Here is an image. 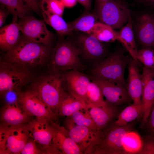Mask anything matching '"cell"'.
Instances as JSON below:
<instances>
[{
    "label": "cell",
    "mask_w": 154,
    "mask_h": 154,
    "mask_svg": "<svg viewBox=\"0 0 154 154\" xmlns=\"http://www.w3.org/2000/svg\"><path fill=\"white\" fill-rule=\"evenodd\" d=\"M133 125L129 123L120 126L112 122L102 130L97 131L85 154H124L123 137L131 131Z\"/></svg>",
    "instance_id": "obj_1"
},
{
    "label": "cell",
    "mask_w": 154,
    "mask_h": 154,
    "mask_svg": "<svg viewBox=\"0 0 154 154\" xmlns=\"http://www.w3.org/2000/svg\"><path fill=\"white\" fill-rule=\"evenodd\" d=\"M51 51L49 45L31 41L23 36L21 37L19 41L14 47L6 52L3 59L27 66H35L43 63L49 56Z\"/></svg>",
    "instance_id": "obj_2"
},
{
    "label": "cell",
    "mask_w": 154,
    "mask_h": 154,
    "mask_svg": "<svg viewBox=\"0 0 154 154\" xmlns=\"http://www.w3.org/2000/svg\"><path fill=\"white\" fill-rule=\"evenodd\" d=\"M130 59L122 48L119 49L92 68L89 76L91 79L119 84L126 88L124 72Z\"/></svg>",
    "instance_id": "obj_3"
},
{
    "label": "cell",
    "mask_w": 154,
    "mask_h": 154,
    "mask_svg": "<svg viewBox=\"0 0 154 154\" xmlns=\"http://www.w3.org/2000/svg\"><path fill=\"white\" fill-rule=\"evenodd\" d=\"M65 89L63 72L51 71L49 73L37 79L33 83L30 90L57 116L60 95Z\"/></svg>",
    "instance_id": "obj_4"
},
{
    "label": "cell",
    "mask_w": 154,
    "mask_h": 154,
    "mask_svg": "<svg viewBox=\"0 0 154 154\" xmlns=\"http://www.w3.org/2000/svg\"><path fill=\"white\" fill-rule=\"evenodd\" d=\"M79 51L72 42L61 40L53 50L49 63L51 71L64 72L70 70L85 68L79 58Z\"/></svg>",
    "instance_id": "obj_5"
},
{
    "label": "cell",
    "mask_w": 154,
    "mask_h": 154,
    "mask_svg": "<svg viewBox=\"0 0 154 154\" xmlns=\"http://www.w3.org/2000/svg\"><path fill=\"white\" fill-rule=\"evenodd\" d=\"M96 8L101 22L114 29L123 27L131 15L128 5L123 0H96Z\"/></svg>",
    "instance_id": "obj_6"
},
{
    "label": "cell",
    "mask_w": 154,
    "mask_h": 154,
    "mask_svg": "<svg viewBox=\"0 0 154 154\" xmlns=\"http://www.w3.org/2000/svg\"><path fill=\"white\" fill-rule=\"evenodd\" d=\"M27 66L21 63L3 60L0 62V92L15 90L21 91L30 77Z\"/></svg>",
    "instance_id": "obj_7"
},
{
    "label": "cell",
    "mask_w": 154,
    "mask_h": 154,
    "mask_svg": "<svg viewBox=\"0 0 154 154\" xmlns=\"http://www.w3.org/2000/svg\"><path fill=\"white\" fill-rule=\"evenodd\" d=\"M52 121H53L36 117L25 124L30 138L36 142L43 154H60L53 144L54 131Z\"/></svg>",
    "instance_id": "obj_8"
},
{
    "label": "cell",
    "mask_w": 154,
    "mask_h": 154,
    "mask_svg": "<svg viewBox=\"0 0 154 154\" xmlns=\"http://www.w3.org/2000/svg\"><path fill=\"white\" fill-rule=\"evenodd\" d=\"M30 138L25 124L7 126L1 124L0 130V153L20 154Z\"/></svg>",
    "instance_id": "obj_9"
},
{
    "label": "cell",
    "mask_w": 154,
    "mask_h": 154,
    "mask_svg": "<svg viewBox=\"0 0 154 154\" xmlns=\"http://www.w3.org/2000/svg\"><path fill=\"white\" fill-rule=\"evenodd\" d=\"M16 22L23 36L28 40L46 45L51 44L52 34L43 21L26 16Z\"/></svg>",
    "instance_id": "obj_10"
},
{
    "label": "cell",
    "mask_w": 154,
    "mask_h": 154,
    "mask_svg": "<svg viewBox=\"0 0 154 154\" xmlns=\"http://www.w3.org/2000/svg\"><path fill=\"white\" fill-rule=\"evenodd\" d=\"M72 42L78 49L80 56L85 61L93 64L92 68L106 58L105 49L102 42L93 36L87 34L82 35L78 37L76 43Z\"/></svg>",
    "instance_id": "obj_11"
},
{
    "label": "cell",
    "mask_w": 154,
    "mask_h": 154,
    "mask_svg": "<svg viewBox=\"0 0 154 154\" xmlns=\"http://www.w3.org/2000/svg\"><path fill=\"white\" fill-rule=\"evenodd\" d=\"M19 102L24 110L32 116L54 121L57 116L30 90L19 93Z\"/></svg>",
    "instance_id": "obj_12"
},
{
    "label": "cell",
    "mask_w": 154,
    "mask_h": 154,
    "mask_svg": "<svg viewBox=\"0 0 154 154\" xmlns=\"http://www.w3.org/2000/svg\"><path fill=\"white\" fill-rule=\"evenodd\" d=\"M63 74L65 90L75 97L88 103L87 91L91 80L89 76L74 70L66 71Z\"/></svg>",
    "instance_id": "obj_13"
},
{
    "label": "cell",
    "mask_w": 154,
    "mask_h": 154,
    "mask_svg": "<svg viewBox=\"0 0 154 154\" xmlns=\"http://www.w3.org/2000/svg\"><path fill=\"white\" fill-rule=\"evenodd\" d=\"M91 80L99 86L106 100L110 104L116 106L132 101L123 85L98 79Z\"/></svg>",
    "instance_id": "obj_14"
},
{
    "label": "cell",
    "mask_w": 154,
    "mask_h": 154,
    "mask_svg": "<svg viewBox=\"0 0 154 154\" xmlns=\"http://www.w3.org/2000/svg\"><path fill=\"white\" fill-rule=\"evenodd\" d=\"M141 75L142 86L141 101L144 112L141 125L143 126L147 123L154 102V68L151 69L143 66Z\"/></svg>",
    "instance_id": "obj_15"
},
{
    "label": "cell",
    "mask_w": 154,
    "mask_h": 154,
    "mask_svg": "<svg viewBox=\"0 0 154 154\" xmlns=\"http://www.w3.org/2000/svg\"><path fill=\"white\" fill-rule=\"evenodd\" d=\"M54 131L53 143L60 154H82L78 145L70 137L66 128L51 121Z\"/></svg>",
    "instance_id": "obj_16"
},
{
    "label": "cell",
    "mask_w": 154,
    "mask_h": 154,
    "mask_svg": "<svg viewBox=\"0 0 154 154\" xmlns=\"http://www.w3.org/2000/svg\"><path fill=\"white\" fill-rule=\"evenodd\" d=\"M136 36L143 48H154L153 18L148 14H144L137 19L135 25Z\"/></svg>",
    "instance_id": "obj_17"
},
{
    "label": "cell",
    "mask_w": 154,
    "mask_h": 154,
    "mask_svg": "<svg viewBox=\"0 0 154 154\" xmlns=\"http://www.w3.org/2000/svg\"><path fill=\"white\" fill-rule=\"evenodd\" d=\"M137 63L132 58H130L127 65L128 74L126 88L133 103H142V80Z\"/></svg>",
    "instance_id": "obj_18"
},
{
    "label": "cell",
    "mask_w": 154,
    "mask_h": 154,
    "mask_svg": "<svg viewBox=\"0 0 154 154\" xmlns=\"http://www.w3.org/2000/svg\"><path fill=\"white\" fill-rule=\"evenodd\" d=\"M66 128L70 138L78 145L83 154L90 145L97 131L76 124L71 118L66 122Z\"/></svg>",
    "instance_id": "obj_19"
},
{
    "label": "cell",
    "mask_w": 154,
    "mask_h": 154,
    "mask_svg": "<svg viewBox=\"0 0 154 154\" xmlns=\"http://www.w3.org/2000/svg\"><path fill=\"white\" fill-rule=\"evenodd\" d=\"M32 116L26 112L18 103L6 104L1 116L2 124L7 126H14L24 124L30 120Z\"/></svg>",
    "instance_id": "obj_20"
},
{
    "label": "cell",
    "mask_w": 154,
    "mask_h": 154,
    "mask_svg": "<svg viewBox=\"0 0 154 154\" xmlns=\"http://www.w3.org/2000/svg\"><path fill=\"white\" fill-rule=\"evenodd\" d=\"M90 105L86 102L73 96L65 89L62 92L58 107V115L70 117L78 110H87Z\"/></svg>",
    "instance_id": "obj_21"
},
{
    "label": "cell",
    "mask_w": 154,
    "mask_h": 154,
    "mask_svg": "<svg viewBox=\"0 0 154 154\" xmlns=\"http://www.w3.org/2000/svg\"><path fill=\"white\" fill-rule=\"evenodd\" d=\"M115 107L110 104L102 107L90 106L89 112L98 131L102 130L112 122L117 114Z\"/></svg>",
    "instance_id": "obj_22"
},
{
    "label": "cell",
    "mask_w": 154,
    "mask_h": 154,
    "mask_svg": "<svg viewBox=\"0 0 154 154\" xmlns=\"http://www.w3.org/2000/svg\"><path fill=\"white\" fill-rule=\"evenodd\" d=\"M19 27L16 22H13L0 29V47L7 52L14 47L20 38Z\"/></svg>",
    "instance_id": "obj_23"
},
{
    "label": "cell",
    "mask_w": 154,
    "mask_h": 154,
    "mask_svg": "<svg viewBox=\"0 0 154 154\" xmlns=\"http://www.w3.org/2000/svg\"><path fill=\"white\" fill-rule=\"evenodd\" d=\"M123 45L132 58L137 63L138 61L137 55L138 50L134 35L132 22L131 15L126 24L118 32L117 40Z\"/></svg>",
    "instance_id": "obj_24"
},
{
    "label": "cell",
    "mask_w": 154,
    "mask_h": 154,
    "mask_svg": "<svg viewBox=\"0 0 154 154\" xmlns=\"http://www.w3.org/2000/svg\"><path fill=\"white\" fill-rule=\"evenodd\" d=\"M40 11L45 22L51 27L61 37L69 35L72 31L69 23L66 22L61 17L39 6Z\"/></svg>",
    "instance_id": "obj_25"
},
{
    "label": "cell",
    "mask_w": 154,
    "mask_h": 154,
    "mask_svg": "<svg viewBox=\"0 0 154 154\" xmlns=\"http://www.w3.org/2000/svg\"><path fill=\"white\" fill-rule=\"evenodd\" d=\"M86 33L102 42H114L117 40L118 36V33L112 27L101 22L96 23Z\"/></svg>",
    "instance_id": "obj_26"
},
{
    "label": "cell",
    "mask_w": 154,
    "mask_h": 154,
    "mask_svg": "<svg viewBox=\"0 0 154 154\" xmlns=\"http://www.w3.org/2000/svg\"><path fill=\"white\" fill-rule=\"evenodd\" d=\"M143 112L142 103L140 104L133 103L121 112L114 123L118 126L125 125L141 116L142 118Z\"/></svg>",
    "instance_id": "obj_27"
},
{
    "label": "cell",
    "mask_w": 154,
    "mask_h": 154,
    "mask_svg": "<svg viewBox=\"0 0 154 154\" xmlns=\"http://www.w3.org/2000/svg\"><path fill=\"white\" fill-rule=\"evenodd\" d=\"M1 7L8 10L13 16V22H17L18 18L22 19L26 16L30 10L21 0H0Z\"/></svg>",
    "instance_id": "obj_28"
},
{
    "label": "cell",
    "mask_w": 154,
    "mask_h": 154,
    "mask_svg": "<svg viewBox=\"0 0 154 154\" xmlns=\"http://www.w3.org/2000/svg\"><path fill=\"white\" fill-rule=\"evenodd\" d=\"M143 144V140L137 133L131 130L128 131L123 139L124 154H139Z\"/></svg>",
    "instance_id": "obj_29"
},
{
    "label": "cell",
    "mask_w": 154,
    "mask_h": 154,
    "mask_svg": "<svg viewBox=\"0 0 154 154\" xmlns=\"http://www.w3.org/2000/svg\"><path fill=\"white\" fill-rule=\"evenodd\" d=\"M98 19L96 14L87 13L69 23L72 31H77L87 33Z\"/></svg>",
    "instance_id": "obj_30"
},
{
    "label": "cell",
    "mask_w": 154,
    "mask_h": 154,
    "mask_svg": "<svg viewBox=\"0 0 154 154\" xmlns=\"http://www.w3.org/2000/svg\"><path fill=\"white\" fill-rule=\"evenodd\" d=\"M88 103L90 106L104 107L110 104L104 100V96L99 86L94 82L90 81L86 94Z\"/></svg>",
    "instance_id": "obj_31"
},
{
    "label": "cell",
    "mask_w": 154,
    "mask_h": 154,
    "mask_svg": "<svg viewBox=\"0 0 154 154\" xmlns=\"http://www.w3.org/2000/svg\"><path fill=\"white\" fill-rule=\"evenodd\" d=\"M82 111H77L70 117L76 125L86 127L94 131H98L96 125L89 111L86 110L85 112Z\"/></svg>",
    "instance_id": "obj_32"
},
{
    "label": "cell",
    "mask_w": 154,
    "mask_h": 154,
    "mask_svg": "<svg viewBox=\"0 0 154 154\" xmlns=\"http://www.w3.org/2000/svg\"><path fill=\"white\" fill-rule=\"evenodd\" d=\"M137 59L146 68H154V51L153 48H143L138 50Z\"/></svg>",
    "instance_id": "obj_33"
},
{
    "label": "cell",
    "mask_w": 154,
    "mask_h": 154,
    "mask_svg": "<svg viewBox=\"0 0 154 154\" xmlns=\"http://www.w3.org/2000/svg\"><path fill=\"white\" fill-rule=\"evenodd\" d=\"M39 5L54 14L62 16L64 6L60 0H40Z\"/></svg>",
    "instance_id": "obj_34"
},
{
    "label": "cell",
    "mask_w": 154,
    "mask_h": 154,
    "mask_svg": "<svg viewBox=\"0 0 154 154\" xmlns=\"http://www.w3.org/2000/svg\"><path fill=\"white\" fill-rule=\"evenodd\" d=\"M20 154H43V153L38 147L36 142L30 138L25 144Z\"/></svg>",
    "instance_id": "obj_35"
},
{
    "label": "cell",
    "mask_w": 154,
    "mask_h": 154,
    "mask_svg": "<svg viewBox=\"0 0 154 154\" xmlns=\"http://www.w3.org/2000/svg\"><path fill=\"white\" fill-rule=\"evenodd\" d=\"M139 154H154V136L150 134L143 140L142 147Z\"/></svg>",
    "instance_id": "obj_36"
},
{
    "label": "cell",
    "mask_w": 154,
    "mask_h": 154,
    "mask_svg": "<svg viewBox=\"0 0 154 154\" xmlns=\"http://www.w3.org/2000/svg\"><path fill=\"white\" fill-rule=\"evenodd\" d=\"M21 91L12 90L6 92L3 95L6 104L19 103V94Z\"/></svg>",
    "instance_id": "obj_37"
},
{
    "label": "cell",
    "mask_w": 154,
    "mask_h": 154,
    "mask_svg": "<svg viewBox=\"0 0 154 154\" xmlns=\"http://www.w3.org/2000/svg\"><path fill=\"white\" fill-rule=\"evenodd\" d=\"M146 125L151 134L154 136V102L152 106Z\"/></svg>",
    "instance_id": "obj_38"
},
{
    "label": "cell",
    "mask_w": 154,
    "mask_h": 154,
    "mask_svg": "<svg viewBox=\"0 0 154 154\" xmlns=\"http://www.w3.org/2000/svg\"><path fill=\"white\" fill-rule=\"evenodd\" d=\"M28 7L30 10L38 13L40 11L39 3L37 0H21Z\"/></svg>",
    "instance_id": "obj_39"
},
{
    "label": "cell",
    "mask_w": 154,
    "mask_h": 154,
    "mask_svg": "<svg viewBox=\"0 0 154 154\" xmlns=\"http://www.w3.org/2000/svg\"><path fill=\"white\" fill-rule=\"evenodd\" d=\"M5 8L1 7L0 9V27H2L5 22L6 18L10 13Z\"/></svg>",
    "instance_id": "obj_40"
},
{
    "label": "cell",
    "mask_w": 154,
    "mask_h": 154,
    "mask_svg": "<svg viewBox=\"0 0 154 154\" xmlns=\"http://www.w3.org/2000/svg\"><path fill=\"white\" fill-rule=\"evenodd\" d=\"M64 7L68 8L73 7L77 3L76 0H60Z\"/></svg>",
    "instance_id": "obj_41"
},
{
    "label": "cell",
    "mask_w": 154,
    "mask_h": 154,
    "mask_svg": "<svg viewBox=\"0 0 154 154\" xmlns=\"http://www.w3.org/2000/svg\"><path fill=\"white\" fill-rule=\"evenodd\" d=\"M87 10H90L91 7L92 0H76Z\"/></svg>",
    "instance_id": "obj_42"
},
{
    "label": "cell",
    "mask_w": 154,
    "mask_h": 154,
    "mask_svg": "<svg viewBox=\"0 0 154 154\" xmlns=\"http://www.w3.org/2000/svg\"><path fill=\"white\" fill-rule=\"evenodd\" d=\"M140 4L144 6L154 7V0H137Z\"/></svg>",
    "instance_id": "obj_43"
},
{
    "label": "cell",
    "mask_w": 154,
    "mask_h": 154,
    "mask_svg": "<svg viewBox=\"0 0 154 154\" xmlns=\"http://www.w3.org/2000/svg\"><path fill=\"white\" fill-rule=\"evenodd\" d=\"M153 23H154V18H153Z\"/></svg>",
    "instance_id": "obj_44"
},
{
    "label": "cell",
    "mask_w": 154,
    "mask_h": 154,
    "mask_svg": "<svg viewBox=\"0 0 154 154\" xmlns=\"http://www.w3.org/2000/svg\"><path fill=\"white\" fill-rule=\"evenodd\" d=\"M37 0L38 1V0Z\"/></svg>",
    "instance_id": "obj_45"
}]
</instances>
